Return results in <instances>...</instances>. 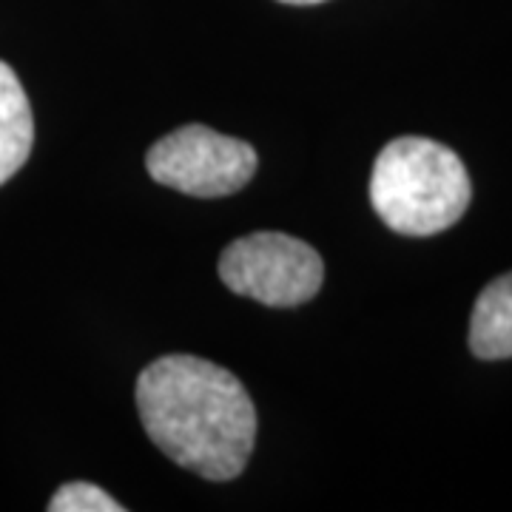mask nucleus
I'll use <instances>...</instances> for the list:
<instances>
[{
	"label": "nucleus",
	"instance_id": "nucleus-1",
	"mask_svg": "<svg viewBox=\"0 0 512 512\" xmlns=\"http://www.w3.org/2000/svg\"><path fill=\"white\" fill-rule=\"evenodd\" d=\"M137 413L165 456L208 481L237 478L256 444V407L237 376L197 356H163L137 379Z\"/></svg>",
	"mask_w": 512,
	"mask_h": 512
},
{
	"label": "nucleus",
	"instance_id": "nucleus-2",
	"mask_svg": "<svg viewBox=\"0 0 512 512\" xmlns=\"http://www.w3.org/2000/svg\"><path fill=\"white\" fill-rule=\"evenodd\" d=\"M473 185L453 148L427 137H399L382 148L370 174V205L404 237H433L453 228Z\"/></svg>",
	"mask_w": 512,
	"mask_h": 512
},
{
	"label": "nucleus",
	"instance_id": "nucleus-3",
	"mask_svg": "<svg viewBox=\"0 0 512 512\" xmlns=\"http://www.w3.org/2000/svg\"><path fill=\"white\" fill-rule=\"evenodd\" d=\"M220 279L228 291L271 308L311 302L325 282L319 251L282 231H256L234 239L220 256Z\"/></svg>",
	"mask_w": 512,
	"mask_h": 512
},
{
	"label": "nucleus",
	"instance_id": "nucleus-4",
	"mask_svg": "<svg viewBox=\"0 0 512 512\" xmlns=\"http://www.w3.org/2000/svg\"><path fill=\"white\" fill-rule=\"evenodd\" d=\"M256 165L259 157L254 146L200 123L165 134L148 148L146 157L154 183L200 200H217L242 191L256 174Z\"/></svg>",
	"mask_w": 512,
	"mask_h": 512
},
{
	"label": "nucleus",
	"instance_id": "nucleus-5",
	"mask_svg": "<svg viewBox=\"0 0 512 512\" xmlns=\"http://www.w3.org/2000/svg\"><path fill=\"white\" fill-rule=\"evenodd\" d=\"M35 146V120L18 74L0 60V185L12 180Z\"/></svg>",
	"mask_w": 512,
	"mask_h": 512
},
{
	"label": "nucleus",
	"instance_id": "nucleus-6",
	"mask_svg": "<svg viewBox=\"0 0 512 512\" xmlns=\"http://www.w3.org/2000/svg\"><path fill=\"white\" fill-rule=\"evenodd\" d=\"M470 350L478 359H512V274L478 293L470 319Z\"/></svg>",
	"mask_w": 512,
	"mask_h": 512
},
{
	"label": "nucleus",
	"instance_id": "nucleus-7",
	"mask_svg": "<svg viewBox=\"0 0 512 512\" xmlns=\"http://www.w3.org/2000/svg\"><path fill=\"white\" fill-rule=\"evenodd\" d=\"M49 512H123V504L89 481H69L52 495Z\"/></svg>",
	"mask_w": 512,
	"mask_h": 512
},
{
	"label": "nucleus",
	"instance_id": "nucleus-8",
	"mask_svg": "<svg viewBox=\"0 0 512 512\" xmlns=\"http://www.w3.org/2000/svg\"><path fill=\"white\" fill-rule=\"evenodd\" d=\"M279 3H291V6H316V3H325V0H279Z\"/></svg>",
	"mask_w": 512,
	"mask_h": 512
}]
</instances>
